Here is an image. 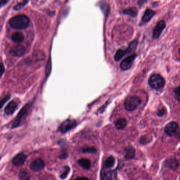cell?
<instances>
[{"mask_svg": "<svg viewBox=\"0 0 180 180\" xmlns=\"http://www.w3.org/2000/svg\"><path fill=\"white\" fill-rule=\"evenodd\" d=\"M9 23L12 28L16 30H23L29 27L30 20L26 15H18L10 19Z\"/></svg>", "mask_w": 180, "mask_h": 180, "instance_id": "obj_1", "label": "cell"}, {"mask_svg": "<svg viewBox=\"0 0 180 180\" xmlns=\"http://www.w3.org/2000/svg\"><path fill=\"white\" fill-rule=\"evenodd\" d=\"M31 106H32V104L31 103H29L28 104H26L24 106L22 107V109L18 113L17 116L14 120V122L11 126V128L14 129L16 127H19L20 125L22 120L27 116V115L29 114V110L31 107Z\"/></svg>", "mask_w": 180, "mask_h": 180, "instance_id": "obj_2", "label": "cell"}, {"mask_svg": "<svg viewBox=\"0 0 180 180\" xmlns=\"http://www.w3.org/2000/svg\"><path fill=\"white\" fill-rule=\"evenodd\" d=\"M165 80L158 74H154L150 77L148 80V84L150 86L155 89L162 88L165 85Z\"/></svg>", "mask_w": 180, "mask_h": 180, "instance_id": "obj_3", "label": "cell"}, {"mask_svg": "<svg viewBox=\"0 0 180 180\" xmlns=\"http://www.w3.org/2000/svg\"><path fill=\"white\" fill-rule=\"evenodd\" d=\"M141 103V100L138 97L136 96L128 97L124 103L125 108L129 112L133 111Z\"/></svg>", "mask_w": 180, "mask_h": 180, "instance_id": "obj_4", "label": "cell"}, {"mask_svg": "<svg viewBox=\"0 0 180 180\" xmlns=\"http://www.w3.org/2000/svg\"><path fill=\"white\" fill-rule=\"evenodd\" d=\"M77 122L75 119H67L65 120L59 127V130L62 134H65L71 129L76 127Z\"/></svg>", "mask_w": 180, "mask_h": 180, "instance_id": "obj_5", "label": "cell"}, {"mask_svg": "<svg viewBox=\"0 0 180 180\" xmlns=\"http://www.w3.org/2000/svg\"><path fill=\"white\" fill-rule=\"evenodd\" d=\"M179 129V125L176 122H171L165 126L164 131L166 134L172 136L177 134Z\"/></svg>", "mask_w": 180, "mask_h": 180, "instance_id": "obj_6", "label": "cell"}, {"mask_svg": "<svg viewBox=\"0 0 180 180\" xmlns=\"http://www.w3.org/2000/svg\"><path fill=\"white\" fill-rule=\"evenodd\" d=\"M136 57V55L134 54L128 57L122 61L120 65V68L123 70H127L131 68L133 62Z\"/></svg>", "mask_w": 180, "mask_h": 180, "instance_id": "obj_7", "label": "cell"}, {"mask_svg": "<svg viewBox=\"0 0 180 180\" xmlns=\"http://www.w3.org/2000/svg\"><path fill=\"white\" fill-rule=\"evenodd\" d=\"M165 26L166 24L165 21H160L157 23L153 30V38L157 39L160 37L163 31L165 28Z\"/></svg>", "mask_w": 180, "mask_h": 180, "instance_id": "obj_8", "label": "cell"}, {"mask_svg": "<svg viewBox=\"0 0 180 180\" xmlns=\"http://www.w3.org/2000/svg\"><path fill=\"white\" fill-rule=\"evenodd\" d=\"M45 166V164L43 162V160L41 158H37L34 160L31 163V170H32L34 172H39L41 170H42Z\"/></svg>", "mask_w": 180, "mask_h": 180, "instance_id": "obj_9", "label": "cell"}, {"mask_svg": "<svg viewBox=\"0 0 180 180\" xmlns=\"http://www.w3.org/2000/svg\"><path fill=\"white\" fill-rule=\"evenodd\" d=\"M27 159V156L23 153H21L15 156L12 160L13 164L16 167H20L24 164Z\"/></svg>", "mask_w": 180, "mask_h": 180, "instance_id": "obj_10", "label": "cell"}, {"mask_svg": "<svg viewBox=\"0 0 180 180\" xmlns=\"http://www.w3.org/2000/svg\"><path fill=\"white\" fill-rule=\"evenodd\" d=\"M100 175L103 180H112L116 179V173L113 171L108 170V169L106 167H103Z\"/></svg>", "mask_w": 180, "mask_h": 180, "instance_id": "obj_11", "label": "cell"}, {"mask_svg": "<svg viewBox=\"0 0 180 180\" xmlns=\"http://www.w3.org/2000/svg\"><path fill=\"white\" fill-rule=\"evenodd\" d=\"M10 53L15 57H21L26 53V48L21 45L15 46L11 49Z\"/></svg>", "mask_w": 180, "mask_h": 180, "instance_id": "obj_12", "label": "cell"}, {"mask_svg": "<svg viewBox=\"0 0 180 180\" xmlns=\"http://www.w3.org/2000/svg\"><path fill=\"white\" fill-rule=\"evenodd\" d=\"M18 104L15 100H13L10 102L6 107H5L4 112L6 115H11L13 114L17 109Z\"/></svg>", "mask_w": 180, "mask_h": 180, "instance_id": "obj_13", "label": "cell"}, {"mask_svg": "<svg viewBox=\"0 0 180 180\" xmlns=\"http://www.w3.org/2000/svg\"><path fill=\"white\" fill-rule=\"evenodd\" d=\"M137 44H138V41L136 40L132 41L129 44L128 47H127V48L125 50H124L125 55H127L134 52L136 49Z\"/></svg>", "mask_w": 180, "mask_h": 180, "instance_id": "obj_14", "label": "cell"}, {"mask_svg": "<svg viewBox=\"0 0 180 180\" xmlns=\"http://www.w3.org/2000/svg\"><path fill=\"white\" fill-rule=\"evenodd\" d=\"M155 12L154 11L150 10V9H147L145 11L144 15L143 16L142 18V20L143 22H147L151 20V19L153 18V16L155 15Z\"/></svg>", "mask_w": 180, "mask_h": 180, "instance_id": "obj_15", "label": "cell"}, {"mask_svg": "<svg viewBox=\"0 0 180 180\" xmlns=\"http://www.w3.org/2000/svg\"><path fill=\"white\" fill-rule=\"evenodd\" d=\"M78 164L85 170H89L91 167L90 161L87 158H81L79 160Z\"/></svg>", "mask_w": 180, "mask_h": 180, "instance_id": "obj_16", "label": "cell"}, {"mask_svg": "<svg viewBox=\"0 0 180 180\" xmlns=\"http://www.w3.org/2000/svg\"><path fill=\"white\" fill-rule=\"evenodd\" d=\"M24 37L23 36V33L20 32L13 33L12 36V40L16 43L22 42L24 40Z\"/></svg>", "mask_w": 180, "mask_h": 180, "instance_id": "obj_17", "label": "cell"}, {"mask_svg": "<svg viewBox=\"0 0 180 180\" xmlns=\"http://www.w3.org/2000/svg\"><path fill=\"white\" fill-rule=\"evenodd\" d=\"M127 125V121L125 118H119L117 120L115 123V127L117 129H123L126 127Z\"/></svg>", "mask_w": 180, "mask_h": 180, "instance_id": "obj_18", "label": "cell"}, {"mask_svg": "<svg viewBox=\"0 0 180 180\" xmlns=\"http://www.w3.org/2000/svg\"><path fill=\"white\" fill-rule=\"evenodd\" d=\"M126 154H125V158L127 160H131L132 158L134 157L135 150L133 147L128 146L126 148Z\"/></svg>", "mask_w": 180, "mask_h": 180, "instance_id": "obj_19", "label": "cell"}, {"mask_svg": "<svg viewBox=\"0 0 180 180\" xmlns=\"http://www.w3.org/2000/svg\"><path fill=\"white\" fill-rule=\"evenodd\" d=\"M123 13L131 16L132 17H135L137 14V9L135 8H131L127 9L123 11Z\"/></svg>", "mask_w": 180, "mask_h": 180, "instance_id": "obj_20", "label": "cell"}, {"mask_svg": "<svg viewBox=\"0 0 180 180\" xmlns=\"http://www.w3.org/2000/svg\"><path fill=\"white\" fill-rule=\"evenodd\" d=\"M115 160L114 157H113V156H110L105 161V164H104V167H106L107 169H109L112 167V166H113L115 164Z\"/></svg>", "mask_w": 180, "mask_h": 180, "instance_id": "obj_21", "label": "cell"}, {"mask_svg": "<svg viewBox=\"0 0 180 180\" xmlns=\"http://www.w3.org/2000/svg\"><path fill=\"white\" fill-rule=\"evenodd\" d=\"M166 165L171 169L175 170L178 167L179 164H178V161L175 159H170V160H168L166 162Z\"/></svg>", "mask_w": 180, "mask_h": 180, "instance_id": "obj_22", "label": "cell"}, {"mask_svg": "<svg viewBox=\"0 0 180 180\" xmlns=\"http://www.w3.org/2000/svg\"><path fill=\"white\" fill-rule=\"evenodd\" d=\"M19 178L20 180H29L30 179V175L26 171L22 170L19 173Z\"/></svg>", "mask_w": 180, "mask_h": 180, "instance_id": "obj_23", "label": "cell"}, {"mask_svg": "<svg viewBox=\"0 0 180 180\" xmlns=\"http://www.w3.org/2000/svg\"><path fill=\"white\" fill-rule=\"evenodd\" d=\"M124 56H125V55L124 50L119 49L118 50H117L116 53L115 55V60L116 61H119Z\"/></svg>", "mask_w": 180, "mask_h": 180, "instance_id": "obj_24", "label": "cell"}, {"mask_svg": "<svg viewBox=\"0 0 180 180\" xmlns=\"http://www.w3.org/2000/svg\"><path fill=\"white\" fill-rule=\"evenodd\" d=\"M83 153H95L97 152V149L94 147H84L82 149Z\"/></svg>", "mask_w": 180, "mask_h": 180, "instance_id": "obj_25", "label": "cell"}, {"mask_svg": "<svg viewBox=\"0 0 180 180\" xmlns=\"http://www.w3.org/2000/svg\"><path fill=\"white\" fill-rule=\"evenodd\" d=\"M70 172V168L69 166H66L64 167V171L62 173H61V175H60V178L62 179H64L66 178V177L68 176V174H69V173Z\"/></svg>", "mask_w": 180, "mask_h": 180, "instance_id": "obj_26", "label": "cell"}, {"mask_svg": "<svg viewBox=\"0 0 180 180\" xmlns=\"http://www.w3.org/2000/svg\"><path fill=\"white\" fill-rule=\"evenodd\" d=\"M29 0H23L22 2L18 4L15 5V6L14 7V9L15 10H20L21 9L23 8V6L24 5H26V4L28 2Z\"/></svg>", "mask_w": 180, "mask_h": 180, "instance_id": "obj_27", "label": "cell"}, {"mask_svg": "<svg viewBox=\"0 0 180 180\" xmlns=\"http://www.w3.org/2000/svg\"><path fill=\"white\" fill-rule=\"evenodd\" d=\"M10 98V95H6L1 100L0 104H1V108H2L3 105H4L5 103L8 101L9 99Z\"/></svg>", "mask_w": 180, "mask_h": 180, "instance_id": "obj_28", "label": "cell"}, {"mask_svg": "<svg viewBox=\"0 0 180 180\" xmlns=\"http://www.w3.org/2000/svg\"><path fill=\"white\" fill-rule=\"evenodd\" d=\"M165 112H165V109H162L158 112L157 115H158V116H163L165 114Z\"/></svg>", "mask_w": 180, "mask_h": 180, "instance_id": "obj_29", "label": "cell"}, {"mask_svg": "<svg viewBox=\"0 0 180 180\" xmlns=\"http://www.w3.org/2000/svg\"><path fill=\"white\" fill-rule=\"evenodd\" d=\"M175 94L178 95V96L180 97V86L178 87L174 90Z\"/></svg>", "mask_w": 180, "mask_h": 180, "instance_id": "obj_30", "label": "cell"}, {"mask_svg": "<svg viewBox=\"0 0 180 180\" xmlns=\"http://www.w3.org/2000/svg\"><path fill=\"white\" fill-rule=\"evenodd\" d=\"M147 2V0H138V4L140 6H142L144 4Z\"/></svg>", "mask_w": 180, "mask_h": 180, "instance_id": "obj_31", "label": "cell"}, {"mask_svg": "<svg viewBox=\"0 0 180 180\" xmlns=\"http://www.w3.org/2000/svg\"><path fill=\"white\" fill-rule=\"evenodd\" d=\"M10 0H1V6H3L4 5H6L9 1Z\"/></svg>", "mask_w": 180, "mask_h": 180, "instance_id": "obj_32", "label": "cell"}, {"mask_svg": "<svg viewBox=\"0 0 180 180\" xmlns=\"http://www.w3.org/2000/svg\"><path fill=\"white\" fill-rule=\"evenodd\" d=\"M4 72V67L3 64H1V76H2Z\"/></svg>", "mask_w": 180, "mask_h": 180, "instance_id": "obj_33", "label": "cell"}]
</instances>
